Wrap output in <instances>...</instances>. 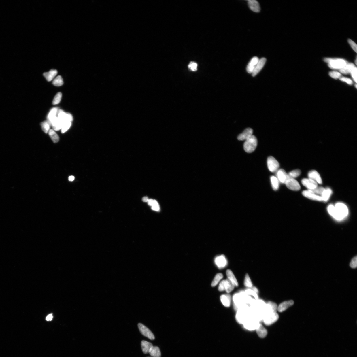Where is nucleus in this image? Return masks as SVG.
Listing matches in <instances>:
<instances>
[{"label":"nucleus","mask_w":357,"mask_h":357,"mask_svg":"<svg viewBox=\"0 0 357 357\" xmlns=\"http://www.w3.org/2000/svg\"><path fill=\"white\" fill-rule=\"evenodd\" d=\"M324 61L328 64L330 68L339 70L343 68L348 63L346 61L341 59L325 58Z\"/></svg>","instance_id":"1"},{"label":"nucleus","mask_w":357,"mask_h":357,"mask_svg":"<svg viewBox=\"0 0 357 357\" xmlns=\"http://www.w3.org/2000/svg\"><path fill=\"white\" fill-rule=\"evenodd\" d=\"M236 320L238 323L240 324H243L247 320L250 318V310L247 306L243 308L238 310Z\"/></svg>","instance_id":"2"},{"label":"nucleus","mask_w":357,"mask_h":357,"mask_svg":"<svg viewBox=\"0 0 357 357\" xmlns=\"http://www.w3.org/2000/svg\"><path fill=\"white\" fill-rule=\"evenodd\" d=\"M257 140L256 137L253 135L245 140L243 146L246 152L250 153L254 151L257 145Z\"/></svg>","instance_id":"3"},{"label":"nucleus","mask_w":357,"mask_h":357,"mask_svg":"<svg viewBox=\"0 0 357 357\" xmlns=\"http://www.w3.org/2000/svg\"><path fill=\"white\" fill-rule=\"evenodd\" d=\"M335 207L338 214L342 220L348 214V209L345 204L339 202L336 204Z\"/></svg>","instance_id":"4"},{"label":"nucleus","mask_w":357,"mask_h":357,"mask_svg":"<svg viewBox=\"0 0 357 357\" xmlns=\"http://www.w3.org/2000/svg\"><path fill=\"white\" fill-rule=\"evenodd\" d=\"M279 316L277 313H271L265 315L263 320L266 325H270L275 323L279 319Z\"/></svg>","instance_id":"5"},{"label":"nucleus","mask_w":357,"mask_h":357,"mask_svg":"<svg viewBox=\"0 0 357 357\" xmlns=\"http://www.w3.org/2000/svg\"><path fill=\"white\" fill-rule=\"evenodd\" d=\"M267 163L268 169L271 172L277 171L279 167V163L272 156L268 157Z\"/></svg>","instance_id":"6"},{"label":"nucleus","mask_w":357,"mask_h":357,"mask_svg":"<svg viewBox=\"0 0 357 357\" xmlns=\"http://www.w3.org/2000/svg\"><path fill=\"white\" fill-rule=\"evenodd\" d=\"M138 326L139 330L143 336L148 338L150 340H153L155 339L154 334L147 327L141 323H139Z\"/></svg>","instance_id":"7"},{"label":"nucleus","mask_w":357,"mask_h":357,"mask_svg":"<svg viewBox=\"0 0 357 357\" xmlns=\"http://www.w3.org/2000/svg\"><path fill=\"white\" fill-rule=\"evenodd\" d=\"M277 305L275 303L269 301L266 304L262 311L264 315L271 313H276L277 310Z\"/></svg>","instance_id":"8"},{"label":"nucleus","mask_w":357,"mask_h":357,"mask_svg":"<svg viewBox=\"0 0 357 357\" xmlns=\"http://www.w3.org/2000/svg\"><path fill=\"white\" fill-rule=\"evenodd\" d=\"M260 323L250 318L243 324L245 328L249 331L256 330L259 326Z\"/></svg>","instance_id":"9"},{"label":"nucleus","mask_w":357,"mask_h":357,"mask_svg":"<svg viewBox=\"0 0 357 357\" xmlns=\"http://www.w3.org/2000/svg\"><path fill=\"white\" fill-rule=\"evenodd\" d=\"M285 184L287 188L292 190L298 191L301 188L300 184L295 179L289 178Z\"/></svg>","instance_id":"10"},{"label":"nucleus","mask_w":357,"mask_h":357,"mask_svg":"<svg viewBox=\"0 0 357 357\" xmlns=\"http://www.w3.org/2000/svg\"><path fill=\"white\" fill-rule=\"evenodd\" d=\"M302 194L306 198L311 200L322 201V197L316 194L311 190H304L302 192Z\"/></svg>","instance_id":"11"},{"label":"nucleus","mask_w":357,"mask_h":357,"mask_svg":"<svg viewBox=\"0 0 357 357\" xmlns=\"http://www.w3.org/2000/svg\"><path fill=\"white\" fill-rule=\"evenodd\" d=\"M303 185L308 189L313 190L318 187V184L316 182L309 178H304L301 181Z\"/></svg>","instance_id":"12"},{"label":"nucleus","mask_w":357,"mask_h":357,"mask_svg":"<svg viewBox=\"0 0 357 357\" xmlns=\"http://www.w3.org/2000/svg\"><path fill=\"white\" fill-rule=\"evenodd\" d=\"M58 117L63 123L65 122H71L73 120V118L71 114L69 113H65L62 110L58 111Z\"/></svg>","instance_id":"13"},{"label":"nucleus","mask_w":357,"mask_h":357,"mask_svg":"<svg viewBox=\"0 0 357 357\" xmlns=\"http://www.w3.org/2000/svg\"><path fill=\"white\" fill-rule=\"evenodd\" d=\"M215 263L219 268L222 269L225 267L227 264V261L225 256L222 255L215 258Z\"/></svg>","instance_id":"14"},{"label":"nucleus","mask_w":357,"mask_h":357,"mask_svg":"<svg viewBox=\"0 0 357 357\" xmlns=\"http://www.w3.org/2000/svg\"><path fill=\"white\" fill-rule=\"evenodd\" d=\"M308 177L309 178L313 180L318 184H322V179L320 175L316 170H313L310 171L308 173Z\"/></svg>","instance_id":"15"},{"label":"nucleus","mask_w":357,"mask_h":357,"mask_svg":"<svg viewBox=\"0 0 357 357\" xmlns=\"http://www.w3.org/2000/svg\"><path fill=\"white\" fill-rule=\"evenodd\" d=\"M277 178L280 182L282 184L286 183L287 180L289 178L288 174L283 169L278 170L277 173Z\"/></svg>","instance_id":"16"},{"label":"nucleus","mask_w":357,"mask_h":357,"mask_svg":"<svg viewBox=\"0 0 357 357\" xmlns=\"http://www.w3.org/2000/svg\"><path fill=\"white\" fill-rule=\"evenodd\" d=\"M58 109L57 108H53L52 109L48 114V121L50 124L51 126H52V123L58 117Z\"/></svg>","instance_id":"17"},{"label":"nucleus","mask_w":357,"mask_h":357,"mask_svg":"<svg viewBox=\"0 0 357 357\" xmlns=\"http://www.w3.org/2000/svg\"><path fill=\"white\" fill-rule=\"evenodd\" d=\"M253 130L251 128H248L245 130L242 133L239 135L237 137L238 140L239 141L246 140L253 135Z\"/></svg>","instance_id":"18"},{"label":"nucleus","mask_w":357,"mask_h":357,"mask_svg":"<svg viewBox=\"0 0 357 357\" xmlns=\"http://www.w3.org/2000/svg\"><path fill=\"white\" fill-rule=\"evenodd\" d=\"M259 60V58L257 57H254L251 59L246 68V71L248 73H252Z\"/></svg>","instance_id":"19"},{"label":"nucleus","mask_w":357,"mask_h":357,"mask_svg":"<svg viewBox=\"0 0 357 357\" xmlns=\"http://www.w3.org/2000/svg\"><path fill=\"white\" fill-rule=\"evenodd\" d=\"M266 61V59L265 58H262L261 59H259L256 65L255 68L252 73V75L253 77H255L256 75L258 73L261 71V69L263 68V67L265 64Z\"/></svg>","instance_id":"20"},{"label":"nucleus","mask_w":357,"mask_h":357,"mask_svg":"<svg viewBox=\"0 0 357 357\" xmlns=\"http://www.w3.org/2000/svg\"><path fill=\"white\" fill-rule=\"evenodd\" d=\"M294 304V302L293 300L286 301L281 303L277 307V310L279 312H283L289 308V307L292 306Z\"/></svg>","instance_id":"21"},{"label":"nucleus","mask_w":357,"mask_h":357,"mask_svg":"<svg viewBox=\"0 0 357 357\" xmlns=\"http://www.w3.org/2000/svg\"><path fill=\"white\" fill-rule=\"evenodd\" d=\"M327 210L330 215L337 220L341 221L342 220L337 212L334 206L332 204L329 205L328 207Z\"/></svg>","instance_id":"22"},{"label":"nucleus","mask_w":357,"mask_h":357,"mask_svg":"<svg viewBox=\"0 0 357 357\" xmlns=\"http://www.w3.org/2000/svg\"><path fill=\"white\" fill-rule=\"evenodd\" d=\"M248 4L249 7L253 12H260L259 4L257 1L255 0H249L248 1Z\"/></svg>","instance_id":"23"},{"label":"nucleus","mask_w":357,"mask_h":357,"mask_svg":"<svg viewBox=\"0 0 357 357\" xmlns=\"http://www.w3.org/2000/svg\"><path fill=\"white\" fill-rule=\"evenodd\" d=\"M141 345L143 352L145 354L149 353L150 350L153 346L151 343L144 340L141 342Z\"/></svg>","instance_id":"24"},{"label":"nucleus","mask_w":357,"mask_h":357,"mask_svg":"<svg viewBox=\"0 0 357 357\" xmlns=\"http://www.w3.org/2000/svg\"><path fill=\"white\" fill-rule=\"evenodd\" d=\"M57 73V71L56 69H52L48 72L44 73L43 75L48 81L50 82L56 75Z\"/></svg>","instance_id":"25"},{"label":"nucleus","mask_w":357,"mask_h":357,"mask_svg":"<svg viewBox=\"0 0 357 357\" xmlns=\"http://www.w3.org/2000/svg\"><path fill=\"white\" fill-rule=\"evenodd\" d=\"M355 67L354 65L352 63H348L342 69H339L341 73L344 74H347L351 73L353 69Z\"/></svg>","instance_id":"26"},{"label":"nucleus","mask_w":357,"mask_h":357,"mask_svg":"<svg viewBox=\"0 0 357 357\" xmlns=\"http://www.w3.org/2000/svg\"><path fill=\"white\" fill-rule=\"evenodd\" d=\"M332 194V191L330 188H325L322 196V201L326 202L329 200Z\"/></svg>","instance_id":"27"},{"label":"nucleus","mask_w":357,"mask_h":357,"mask_svg":"<svg viewBox=\"0 0 357 357\" xmlns=\"http://www.w3.org/2000/svg\"><path fill=\"white\" fill-rule=\"evenodd\" d=\"M226 274L228 279L231 281L235 286L237 287L239 286L237 280L232 271L230 269H228L226 271Z\"/></svg>","instance_id":"28"},{"label":"nucleus","mask_w":357,"mask_h":357,"mask_svg":"<svg viewBox=\"0 0 357 357\" xmlns=\"http://www.w3.org/2000/svg\"><path fill=\"white\" fill-rule=\"evenodd\" d=\"M256 330V331L258 336L261 338L265 337L268 334L267 330L260 323L259 326Z\"/></svg>","instance_id":"29"},{"label":"nucleus","mask_w":357,"mask_h":357,"mask_svg":"<svg viewBox=\"0 0 357 357\" xmlns=\"http://www.w3.org/2000/svg\"><path fill=\"white\" fill-rule=\"evenodd\" d=\"M220 300L222 303L226 307L230 306L231 303L230 296L228 294L223 295L221 296Z\"/></svg>","instance_id":"30"},{"label":"nucleus","mask_w":357,"mask_h":357,"mask_svg":"<svg viewBox=\"0 0 357 357\" xmlns=\"http://www.w3.org/2000/svg\"><path fill=\"white\" fill-rule=\"evenodd\" d=\"M152 357H160L161 353L159 348L157 346H153L149 352Z\"/></svg>","instance_id":"31"},{"label":"nucleus","mask_w":357,"mask_h":357,"mask_svg":"<svg viewBox=\"0 0 357 357\" xmlns=\"http://www.w3.org/2000/svg\"><path fill=\"white\" fill-rule=\"evenodd\" d=\"M63 123L62 121L57 117L52 124L53 130L57 131L61 129Z\"/></svg>","instance_id":"32"},{"label":"nucleus","mask_w":357,"mask_h":357,"mask_svg":"<svg viewBox=\"0 0 357 357\" xmlns=\"http://www.w3.org/2000/svg\"><path fill=\"white\" fill-rule=\"evenodd\" d=\"M271 181L272 188L274 190H277L279 188V182L277 177L272 176L271 177Z\"/></svg>","instance_id":"33"},{"label":"nucleus","mask_w":357,"mask_h":357,"mask_svg":"<svg viewBox=\"0 0 357 357\" xmlns=\"http://www.w3.org/2000/svg\"><path fill=\"white\" fill-rule=\"evenodd\" d=\"M49 136L50 137L53 142L55 143L59 142V138L57 134L56 133L54 130L50 129L48 132Z\"/></svg>","instance_id":"34"},{"label":"nucleus","mask_w":357,"mask_h":357,"mask_svg":"<svg viewBox=\"0 0 357 357\" xmlns=\"http://www.w3.org/2000/svg\"><path fill=\"white\" fill-rule=\"evenodd\" d=\"M235 286L228 278L225 280V291L227 293H229L234 289Z\"/></svg>","instance_id":"35"},{"label":"nucleus","mask_w":357,"mask_h":357,"mask_svg":"<svg viewBox=\"0 0 357 357\" xmlns=\"http://www.w3.org/2000/svg\"><path fill=\"white\" fill-rule=\"evenodd\" d=\"M223 277V275L222 273H219L217 274L215 276L214 279L213 281L211 284L212 286L214 287L216 286Z\"/></svg>","instance_id":"36"},{"label":"nucleus","mask_w":357,"mask_h":357,"mask_svg":"<svg viewBox=\"0 0 357 357\" xmlns=\"http://www.w3.org/2000/svg\"><path fill=\"white\" fill-rule=\"evenodd\" d=\"M41 126L42 129L45 133H48L51 126L49 124V123L48 121H44L41 123Z\"/></svg>","instance_id":"37"},{"label":"nucleus","mask_w":357,"mask_h":357,"mask_svg":"<svg viewBox=\"0 0 357 357\" xmlns=\"http://www.w3.org/2000/svg\"><path fill=\"white\" fill-rule=\"evenodd\" d=\"M63 84V80L61 76L60 75L56 78L53 82V84L56 86H61Z\"/></svg>","instance_id":"38"},{"label":"nucleus","mask_w":357,"mask_h":357,"mask_svg":"<svg viewBox=\"0 0 357 357\" xmlns=\"http://www.w3.org/2000/svg\"><path fill=\"white\" fill-rule=\"evenodd\" d=\"M301 173L300 169H295L290 172L288 174L290 178L295 179L299 176Z\"/></svg>","instance_id":"39"},{"label":"nucleus","mask_w":357,"mask_h":357,"mask_svg":"<svg viewBox=\"0 0 357 357\" xmlns=\"http://www.w3.org/2000/svg\"><path fill=\"white\" fill-rule=\"evenodd\" d=\"M71 125V122H65L63 123L61 129V132L62 133H64L66 132L70 128Z\"/></svg>","instance_id":"40"},{"label":"nucleus","mask_w":357,"mask_h":357,"mask_svg":"<svg viewBox=\"0 0 357 357\" xmlns=\"http://www.w3.org/2000/svg\"><path fill=\"white\" fill-rule=\"evenodd\" d=\"M244 284L245 286L247 287H250L251 288L253 286V284L251 280L250 276L248 274H246L245 275V278Z\"/></svg>","instance_id":"41"},{"label":"nucleus","mask_w":357,"mask_h":357,"mask_svg":"<svg viewBox=\"0 0 357 357\" xmlns=\"http://www.w3.org/2000/svg\"><path fill=\"white\" fill-rule=\"evenodd\" d=\"M62 97V94L61 92L58 93L54 98L53 101V104L54 105L59 104L61 101Z\"/></svg>","instance_id":"42"},{"label":"nucleus","mask_w":357,"mask_h":357,"mask_svg":"<svg viewBox=\"0 0 357 357\" xmlns=\"http://www.w3.org/2000/svg\"><path fill=\"white\" fill-rule=\"evenodd\" d=\"M325 188L322 187H318L313 190H311L316 194L322 197V193L324 191Z\"/></svg>","instance_id":"43"},{"label":"nucleus","mask_w":357,"mask_h":357,"mask_svg":"<svg viewBox=\"0 0 357 357\" xmlns=\"http://www.w3.org/2000/svg\"><path fill=\"white\" fill-rule=\"evenodd\" d=\"M245 292V293L247 295L253 296L255 298V300H257L258 299L257 294L253 290H252L250 289L246 290Z\"/></svg>","instance_id":"44"},{"label":"nucleus","mask_w":357,"mask_h":357,"mask_svg":"<svg viewBox=\"0 0 357 357\" xmlns=\"http://www.w3.org/2000/svg\"><path fill=\"white\" fill-rule=\"evenodd\" d=\"M329 75L330 77L334 78V79H338V78H340L341 77V74L338 72L333 71L330 72L329 73Z\"/></svg>","instance_id":"45"},{"label":"nucleus","mask_w":357,"mask_h":357,"mask_svg":"<svg viewBox=\"0 0 357 357\" xmlns=\"http://www.w3.org/2000/svg\"><path fill=\"white\" fill-rule=\"evenodd\" d=\"M350 266L353 269L356 268L357 266V257H354L352 259L350 263Z\"/></svg>","instance_id":"46"},{"label":"nucleus","mask_w":357,"mask_h":357,"mask_svg":"<svg viewBox=\"0 0 357 357\" xmlns=\"http://www.w3.org/2000/svg\"><path fill=\"white\" fill-rule=\"evenodd\" d=\"M197 65L194 62H191L188 65V68L192 71H196L197 70Z\"/></svg>","instance_id":"47"},{"label":"nucleus","mask_w":357,"mask_h":357,"mask_svg":"<svg viewBox=\"0 0 357 357\" xmlns=\"http://www.w3.org/2000/svg\"><path fill=\"white\" fill-rule=\"evenodd\" d=\"M218 290L220 291H223L225 290V280H222L220 283Z\"/></svg>","instance_id":"48"},{"label":"nucleus","mask_w":357,"mask_h":357,"mask_svg":"<svg viewBox=\"0 0 357 357\" xmlns=\"http://www.w3.org/2000/svg\"><path fill=\"white\" fill-rule=\"evenodd\" d=\"M357 68L355 67L351 73L352 78L356 82H357Z\"/></svg>","instance_id":"49"},{"label":"nucleus","mask_w":357,"mask_h":357,"mask_svg":"<svg viewBox=\"0 0 357 357\" xmlns=\"http://www.w3.org/2000/svg\"><path fill=\"white\" fill-rule=\"evenodd\" d=\"M152 209L157 211H158L160 210V207H159V204L158 202L155 200H154L153 205L152 206Z\"/></svg>","instance_id":"50"},{"label":"nucleus","mask_w":357,"mask_h":357,"mask_svg":"<svg viewBox=\"0 0 357 357\" xmlns=\"http://www.w3.org/2000/svg\"><path fill=\"white\" fill-rule=\"evenodd\" d=\"M340 80L341 81L345 82L349 85H352L353 84V82L350 78L345 77H341Z\"/></svg>","instance_id":"51"},{"label":"nucleus","mask_w":357,"mask_h":357,"mask_svg":"<svg viewBox=\"0 0 357 357\" xmlns=\"http://www.w3.org/2000/svg\"><path fill=\"white\" fill-rule=\"evenodd\" d=\"M348 41L350 45V46H351L352 49H353V50L356 53L357 52V47L356 44L354 41H352V40L350 39H349L348 40Z\"/></svg>","instance_id":"52"},{"label":"nucleus","mask_w":357,"mask_h":357,"mask_svg":"<svg viewBox=\"0 0 357 357\" xmlns=\"http://www.w3.org/2000/svg\"><path fill=\"white\" fill-rule=\"evenodd\" d=\"M53 318V316L52 314H50V315L47 316L46 318V320L47 321H51L52 320Z\"/></svg>","instance_id":"53"},{"label":"nucleus","mask_w":357,"mask_h":357,"mask_svg":"<svg viewBox=\"0 0 357 357\" xmlns=\"http://www.w3.org/2000/svg\"><path fill=\"white\" fill-rule=\"evenodd\" d=\"M154 200L152 199H149L148 201V205L150 206H152L153 205Z\"/></svg>","instance_id":"54"},{"label":"nucleus","mask_w":357,"mask_h":357,"mask_svg":"<svg viewBox=\"0 0 357 357\" xmlns=\"http://www.w3.org/2000/svg\"><path fill=\"white\" fill-rule=\"evenodd\" d=\"M149 199H148V197H143L142 199V201L143 202H148V201H149Z\"/></svg>","instance_id":"55"},{"label":"nucleus","mask_w":357,"mask_h":357,"mask_svg":"<svg viewBox=\"0 0 357 357\" xmlns=\"http://www.w3.org/2000/svg\"><path fill=\"white\" fill-rule=\"evenodd\" d=\"M74 179H75V177L73 176H71L69 177V181H73L74 180Z\"/></svg>","instance_id":"56"},{"label":"nucleus","mask_w":357,"mask_h":357,"mask_svg":"<svg viewBox=\"0 0 357 357\" xmlns=\"http://www.w3.org/2000/svg\"><path fill=\"white\" fill-rule=\"evenodd\" d=\"M252 290L254 291L257 294H258V290L256 288V287H252Z\"/></svg>","instance_id":"57"},{"label":"nucleus","mask_w":357,"mask_h":357,"mask_svg":"<svg viewBox=\"0 0 357 357\" xmlns=\"http://www.w3.org/2000/svg\"><path fill=\"white\" fill-rule=\"evenodd\" d=\"M355 62H356V65H357V59H356V60Z\"/></svg>","instance_id":"58"}]
</instances>
